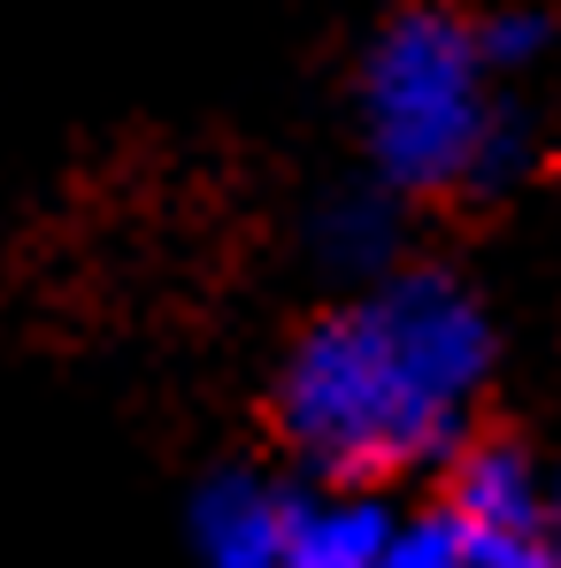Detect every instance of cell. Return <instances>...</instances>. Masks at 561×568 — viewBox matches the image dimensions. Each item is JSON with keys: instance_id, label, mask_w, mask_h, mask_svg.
Returning a JSON list of instances; mask_svg holds the SVG:
<instances>
[{"instance_id": "obj_9", "label": "cell", "mask_w": 561, "mask_h": 568, "mask_svg": "<svg viewBox=\"0 0 561 568\" xmlns=\"http://www.w3.org/2000/svg\"><path fill=\"white\" fill-rule=\"evenodd\" d=\"M531 162H539L531 131H523V123L500 108V115H492V131H484V146H477V162H469V185H462V192H508L523 170H531Z\"/></svg>"}, {"instance_id": "obj_1", "label": "cell", "mask_w": 561, "mask_h": 568, "mask_svg": "<svg viewBox=\"0 0 561 568\" xmlns=\"http://www.w3.org/2000/svg\"><path fill=\"white\" fill-rule=\"evenodd\" d=\"M492 377V323L447 270H400L315 315L278 377L284 446L339 491L462 454Z\"/></svg>"}, {"instance_id": "obj_10", "label": "cell", "mask_w": 561, "mask_h": 568, "mask_svg": "<svg viewBox=\"0 0 561 568\" xmlns=\"http://www.w3.org/2000/svg\"><path fill=\"white\" fill-rule=\"evenodd\" d=\"M469 568H561V538H554V530L484 538V546H469Z\"/></svg>"}, {"instance_id": "obj_2", "label": "cell", "mask_w": 561, "mask_h": 568, "mask_svg": "<svg viewBox=\"0 0 561 568\" xmlns=\"http://www.w3.org/2000/svg\"><path fill=\"white\" fill-rule=\"evenodd\" d=\"M492 115L500 108L484 100L477 23H462L439 0H415L377 31L370 62H362V131H370L377 178L392 192L469 185V162H477Z\"/></svg>"}, {"instance_id": "obj_6", "label": "cell", "mask_w": 561, "mask_h": 568, "mask_svg": "<svg viewBox=\"0 0 561 568\" xmlns=\"http://www.w3.org/2000/svg\"><path fill=\"white\" fill-rule=\"evenodd\" d=\"M308 239H315L323 270H339V277H384V262L400 254V207H392V192H377V185H347L315 207Z\"/></svg>"}, {"instance_id": "obj_4", "label": "cell", "mask_w": 561, "mask_h": 568, "mask_svg": "<svg viewBox=\"0 0 561 568\" xmlns=\"http://www.w3.org/2000/svg\"><path fill=\"white\" fill-rule=\"evenodd\" d=\"M292 538V491L270 476L223 469L192 499V554L200 568H284Z\"/></svg>"}, {"instance_id": "obj_11", "label": "cell", "mask_w": 561, "mask_h": 568, "mask_svg": "<svg viewBox=\"0 0 561 568\" xmlns=\"http://www.w3.org/2000/svg\"><path fill=\"white\" fill-rule=\"evenodd\" d=\"M547 530H554V538H561V476H554V484H547Z\"/></svg>"}, {"instance_id": "obj_3", "label": "cell", "mask_w": 561, "mask_h": 568, "mask_svg": "<svg viewBox=\"0 0 561 568\" xmlns=\"http://www.w3.org/2000/svg\"><path fill=\"white\" fill-rule=\"evenodd\" d=\"M447 523L462 530V546L547 530V484L531 469V454L515 438H462L454 476H447Z\"/></svg>"}, {"instance_id": "obj_7", "label": "cell", "mask_w": 561, "mask_h": 568, "mask_svg": "<svg viewBox=\"0 0 561 568\" xmlns=\"http://www.w3.org/2000/svg\"><path fill=\"white\" fill-rule=\"evenodd\" d=\"M547 39H554V23H547L539 8H492V16L477 23V54H484V70H523V62L547 54Z\"/></svg>"}, {"instance_id": "obj_8", "label": "cell", "mask_w": 561, "mask_h": 568, "mask_svg": "<svg viewBox=\"0 0 561 568\" xmlns=\"http://www.w3.org/2000/svg\"><path fill=\"white\" fill-rule=\"evenodd\" d=\"M377 568H469V546L447 515H415V523H392Z\"/></svg>"}, {"instance_id": "obj_5", "label": "cell", "mask_w": 561, "mask_h": 568, "mask_svg": "<svg viewBox=\"0 0 561 568\" xmlns=\"http://www.w3.org/2000/svg\"><path fill=\"white\" fill-rule=\"evenodd\" d=\"M392 523L400 515L370 491H292L284 568H377Z\"/></svg>"}]
</instances>
